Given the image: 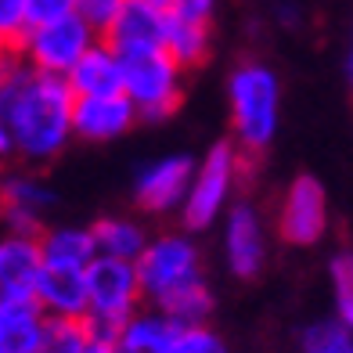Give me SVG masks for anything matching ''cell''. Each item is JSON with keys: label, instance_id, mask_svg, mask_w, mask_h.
I'll use <instances>...</instances> for the list:
<instances>
[{"label": "cell", "instance_id": "1", "mask_svg": "<svg viewBox=\"0 0 353 353\" xmlns=\"http://www.w3.org/2000/svg\"><path fill=\"white\" fill-rule=\"evenodd\" d=\"M4 98H8L14 155L29 159V163H51L76 137L72 134L76 94L61 76L37 72L26 61H8Z\"/></svg>", "mask_w": 353, "mask_h": 353}, {"label": "cell", "instance_id": "2", "mask_svg": "<svg viewBox=\"0 0 353 353\" xmlns=\"http://www.w3.org/2000/svg\"><path fill=\"white\" fill-rule=\"evenodd\" d=\"M137 278L148 307L166 310L181 325H210L213 288L202 274V252L184 231L152 234L137 260Z\"/></svg>", "mask_w": 353, "mask_h": 353}, {"label": "cell", "instance_id": "3", "mask_svg": "<svg viewBox=\"0 0 353 353\" xmlns=\"http://www.w3.org/2000/svg\"><path fill=\"white\" fill-rule=\"evenodd\" d=\"M231 137L242 155L267 152L281 126V79L267 61L245 58L228 76Z\"/></svg>", "mask_w": 353, "mask_h": 353}, {"label": "cell", "instance_id": "4", "mask_svg": "<svg viewBox=\"0 0 353 353\" xmlns=\"http://www.w3.org/2000/svg\"><path fill=\"white\" fill-rule=\"evenodd\" d=\"M242 184V148L234 141H220L205 152L191 173L181 220L188 231H205L223 220L234 205V191Z\"/></svg>", "mask_w": 353, "mask_h": 353}, {"label": "cell", "instance_id": "5", "mask_svg": "<svg viewBox=\"0 0 353 353\" xmlns=\"http://www.w3.org/2000/svg\"><path fill=\"white\" fill-rule=\"evenodd\" d=\"M87 325L94 332L116 339L119 328L130 321L141 303V278H137V263L130 260H112V256H98L87 267Z\"/></svg>", "mask_w": 353, "mask_h": 353}, {"label": "cell", "instance_id": "6", "mask_svg": "<svg viewBox=\"0 0 353 353\" xmlns=\"http://www.w3.org/2000/svg\"><path fill=\"white\" fill-rule=\"evenodd\" d=\"M184 72L176 61L159 47L144 54L123 58V94L134 101L137 116L144 123H163L170 119L184 101Z\"/></svg>", "mask_w": 353, "mask_h": 353}, {"label": "cell", "instance_id": "7", "mask_svg": "<svg viewBox=\"0 0 353 353\" xmlns=\"http://www.w3.org/2000/svg\"><path fill=\"white\" fill-rule=\"evenodd\" d=\"M98 40L101 37L94 33L79 14H65V19H54V22L29 26V33L19 40L14 51H19V61H26L29 69L65 79L72 72V65Z\"/></svg>", "mask_w": 353, "mask_h": 353}, {"label": "cell", "instance_id": "8", "mask_svg": "<svg viewBox=\"0 0 353 353\" xmlns=\"http://www.w3.org/2000/svg\"><path fill=\"white\" fill-rule=\"evenodd\" d=\"M278 234L296 249H310L328 234V191L321 188L317 176L299 173L285 188L278 205Z\"/></svg>", "mask_w": 353, "mask_h": 353}, {"label": "cell", "instance_id": "9", "mask_svg": "<svg viewBox=\"0 0 353 353\" xmlns=\"http://www.w3.org/2000/svg\"><path fill=\"white\" fill-rule=\"evenodd\" d=\"M220 252L223 267L234 278H256L267 263V234L263 220L249 202H234L220 220Z\"/></svg>", "mask_w": 353, "mask_h": 353}, {"label": "cell", "instance_id": "10", "mask_svg": "<svg viewBox=\"0 0 353 353\" xmlns=\"http://www.w3.org/2000/svg\"><path fill=\"white\" fill-rule=\"evenodd\" d=\"M191 173H195V159L188 155H163L141 166L134 176V202L152 216H170L181 213Z\"/></svg>", "mask_w": 353, "mask_h": 353}, {"label": "cell", "instance_id": "11", "mask_svg": "<svg viewBox=\"0 0 353 353\" xmlns=\"http://www.w3.org/2000/svg\"><path fill=\"white\" fill-rule=\"evenodd\" d=\"M43 274L40 234L0 231V299L37 303V285Z\"/></svg>", "mask_w": 353, "mask_h": 353}, {"label": "cell", "instance_id": "12", "mask_svg": "<svg viewBox=\"0 0 353 353\" xmlns=\"http://www.w3.org/2000/svg\"><path fill=\"white\" fill-rule=\"evenodd\" d=\"M54 205V191L33 173H11L0 184V220L14 234H43V216Z\"/></svg>", "mask_w": 353, "mask_h": 353}, {"label": "cell", "instance_id": "13", "mask_svg": "<svg viewBox=\"0 0 353 353\" xmlns=\"http://www.w3.org/2000/svg\"><path fill=\"white\" fill-rule=\"evenodd\" d=\"M134 123H141V116L126 94L76 98V108H72V134L83 141H94V144H105V141L130 134Z\"/></svg>", "mask_w": 353, "mask_h": 353}, {"label": "cell", "instance_id": "14", "mask_svg": "<svg viewBox=\"0 0 353 353\" xmlns=\"http://www.w3.org/2000/svg\"><path fill=\"white\" fill-rule=\"evenodd\" d=\"M166 22H170V11H159L152 4L130 0L101 40H108L112 47H116L119 58L144 54V51H159V47L166 43ZM163 51H166V47H163Z\"/></svg>", "mask_w": 353, "mask_h": 353}, {"label": "cell", "instance_id": "15", "mask_svg": "<svg viewBox=\"0 0 353 353\" xmlns=\"http://www.w3.org/2000/svg\"><path fill=\"white\" fill-rule=\"evenodd\" d=\"M37 307L47 321H87V270L43 267L37 285Z\"/></svg>", "mask_w": 353, "mask_h": 353}, {"label": "cell", "instance_id": "16", "mask_svg": "<svg viewBox=\"0 0 353 353\" xmlns=\"http://www.w3.org/2000/svg\"><path fill=\"white\" fill-rule=\"evenodd\" d=\"M65 83L72 87L76 98H98V94H123V58L116 54V47L108 40H98L72 65L65 76Z\"/></svg>", "mask_w": 353, "mask_h": 353}, {"label": "cell", "instance_id": "17", "mask_svg": "<svg viewBox=\"0 0 353 353\" xmlns=\"http://www.w3.org/2000/svg\"><path fill=\"white\" fill-rule=\"evenodd\" d=\"M184 332V325L176 317H170L159 307H141L116 335V346L123 353H166L176 335Z\"/></svg>", "mask_w": 353, "mask_h": 353}, {"label": "cell", "instance_id": "18", "mask_svg": "<svg viewBox=\"0 0 353 353\" xmlns=\"http://www.w3.org/2000/svg\"><path fill=\"white\" fill-rule=\"evenodd\" d=\"M40 249H43V267H54V270H87L98 260L94 228H76V223L47 228L40 234Z\"/></svg>", "mask_w": 353, "mask_h": 353}, {"label": "cell", "instance_id": "19", "mask_svg": "<svg viewBox=\"0 0 353 353\" xmlns=\"http://www.w3.org/2000/svg\"><path fill=\"white\" fill-rule=\"evenodd\" d=\"M4 310V346L0 353H40L47 335V314L37 303H8L0 299Z\"/></svg>", "mask_w": 353, "mask_h": 353}, {"label": "cell", "instance_id": "20", "mask_svg": "<svg viewBox=\"0 0 353 353\" xmlns=\"http://www.w3.org/2000/svg\"><path fill=\"white\" fill-rule=\"evenodd\" d=\"M94 242H98V256H112V260L137 263L141 252L148 249L152 234L134 216H105V220L94 223Z\"/></svg>", "mask_w": 353, "mask_h": 353}, {"label": "cell", "instance_id": "21", "mask_svg": "<svg viewBox=\"0 0 353 353\" xmlns=\"http://www.w3.org/2000/svg\"><path fill=\"white\" fill-rule=\"evenodd\" d=\"M166 54L176 61L181 69H195L210 58V47H213V26H202V22H188V19H176L170 14L166 22Z\"/></svg>", "mask_w": 353, "mask_h": 353}, {"label": "cell", "instance_id": "22", "mask_svg": "<svg viewBox=\"0 0 353 353\" xmlns=\"http://www.w3.org/2000/svg\"><path fill=\"white\" fill-rule=\"evenodd\" d=\"M40 353H116V339L94 332L87 321H47Z\"/></svg>", "mask_w": 353, "mask_h": 353}, {"label": "cell", "instance_id": "23", "mask_svg": "<svg viewBox=\"0 0 353 353\" xmlns=\"http://www.w3.org/2000/svg\"><path fill=\"white\" fill-rule=\"evenodd\" d=\"M303 353H353V328L343 317H328V321H314L307 325L299 339Z\"/></svg>", "mask_w": 353, "mask_h": 353}, {"label": "cell", "instance_id": "24", "mask_svg": "<svg viewBox=\"0 0 353 353\" xmlns=\"http://www.w3.org/2000/svg\"><path fill=\"white\" fill-rule=\"evenodd\" d=\"M29 0H0V43L19 47V40L29 33Z\"/></svg>", "mask_w": 353, "mask_h": 353}, {"label": "cell", "instance_id": "25", "mask_svg": "<svg viewBox=\"0 0 353 353\" xmlns=\"http://www.w3.org/2000/svg\"><path fill=\"white\" fill-rule=\"evenodd\" d=\"M126 4H130V0H76V14H79V19H83L98 37H105L108 29H112V22L123 14Z\"/></svg>", "mask_w": 353, "mask_h": 353}, {"label": "cell", "instance_id": "26", "mask_svg": "<svg viewBox=\"0 0 353 353\" xmlns=\"http://www.w3.org/2000/svg\"><path fill=\"white\" fill-rule=\"evenodd\" d=\"M166 353H228V343L210 325H188Z\"/></svg>", "mask_w": 353, "mask_h": 353}, {"label": "cell", "instance_id": "27", "mask_svg": "<svg viewBox=\"0 0 353 353\" xmlns=\"http://www.w3.org/2000/svg\"><path fill=\"white\" fill-rule=\"evenodd\" d=\"M328 274H332V288H335V296H339V303L353 299V252L350 249L332 256Z\"/></svg>", "mask_w": 353, "mask_h": 353}, {"label": "cell", "instance_id": "28", "mask_svg": "<svg viewBox=\"0 0 353 353\" xmlns=\"http://www.w3.org/2000/svg\"><path fill=\"white\" fill-rule=\"evenodd\" d=\"M65 14H76V0H29V22H54L65 19Z\"/></svg>", "mask_w": 353, "mask_h": 353}, {"label": "cell", "instance_id": "29", "mask_svg": "<svg viewBox=\"0 0 353 353\" xmlns=\"http://www.w3.org/2000/svg\"><path fill=\"white\" fill-rule=\"evenodd\" d=\"M170 14H176V19H188V22L213 26V19H216V0H176Z\"/></svg>", "mask_w": 353, "mask_h": 353}, {"label": "cell", "instance_id": "30", "mask_svg": "<svg viewBox=\"0 0 353 353\" xmlns=\"http://www.w3.org/2000/svg\"><path fill=\"white\" fill-rule=\"evenodd\" d=\"M14 155V141H11V119H8V98H4V72H0V159Z\"/></svg>", "mask_w": 353, "mask_h": 353}, {"label": "cell", "instance_id": "31", "mask_svg": "<svg viewBox=\"0 0 353 353\" xmlns=\"http://www.w3.org/2000/svg\"><path fill=\"white\" fill-rule=\"evenodd\" d=\"M278 14H281V26H299V8L296 4H281Z\"/></svg>", "mask_w": 353, "mask_h": 353}, {"label": "cell", "instance_id": "32", "mask_svg": "<svg viewBox=\"0 0 353 353\" xmlns=\"http://www.w3.org/2000/svg\"><path fill=\"white\" fill-rule=\"evenodd\" d=\"M339 317L346 321V325L353 328V299H346V303H339Z\"/></svg>", "mask_w": 353, "mask_h": 353}, {"label": "cell", "instance_id": "33", "mask_svg": "<svg viewBox=\"0 0 353 353\" xmlns=\"http://www.w3.org/2000/svg\"><path fill=\"white\" fill-rule=\"evenodd\" d=\"M141 4H152V8H159V11H173L176 0H141Z\"/></svg>", "mask_w": 353, "mask_h": 353}, {"label": "cell", "instance_id": "34", "mask_svg": "<svg viewBox=\"0 0 353 353\" xmlns=\"http://www.w3.org/2000/svg\"><path fill=\"white\" fill-rule=\"evenodd\" d=\"M346 76H350V83H353V37H350V47H346Z\"/></svg>", "mask_w": 353, "mask_h": 353}, {"label": "cell", "instance_id": "35", "mask_svg": "<svg viewBox=\"0 0 353 353\" xmlns=\"http://www.w3.org/2000/svg\"><path fill=\"white\" fill-rule=\"evenodd\" d=\"M0 346H4V310H0Z\"/></svg>", "mask_w": 353, "mask_h": 353}, {"label": "cell", "instance_id": "36", "mask_svg": "<svg viewBox=\"0 0 353 353\" xmlns=\"http://www.w3.org/2000/svg\"><path fill=\"white\" fill-rule=\"evenodd\" d=\"M4 51H8V47H4V43H0V65H4Z\"/></svg>", "mask_w": 353, "mask_h": 353}, {"label": "cell", "instance_id": "37", "mask_svg": "<svg viewBox=\"0 0 353 353\" xmlns=\"http://www.w3.org/2000/svg\"><path fill=\"white\" fill-rule=\"evenodd\" d=\"M4 65H8V61H4ZM4 65H0V72H4Z\"/></svg>", "mask_w": 353, "mask_h": 353}, {"label": "cell", "instance_id": "38", "mask_svg": "<svg viewBox=\"0 0 353 353\" xmlns=\"http://www.w3.org/2000/svg\"><path fill=\"white\" fill-rule=\"evenodd\" d=\"M116 353H123V350H119V346H116Z\"/></svg>", "mask_w": 353, "mask_h": 353}]
</instances>
